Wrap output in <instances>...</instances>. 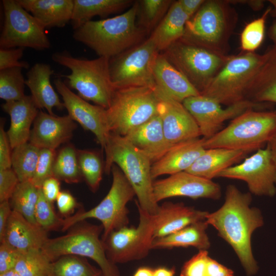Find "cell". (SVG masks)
Wrapping results in <instances>:
<instances>
[{"label":"cell","instance_id":"cell-1","mask_svg":"<svg viewBox=\"0 0 276 276\" xmlns=\"http://www.w3.org/2000/svg\"><path fill=\"white\" fill-rule=\"evenodd\" d=\"M250 193L241 192L235 186L228 185L223 204L209 213L205 221L218 232L220 237L233 248L248 276L256 274L258 266L251 246L253 232L264 224L261 211L250 206Z\"/></svg>","mask_w":276,"mask_h":276},{"label":"cell","instance_id":"cell-2","mask_svg":"<svg viewBox=\"0 0 276 276\" xmlns=\"http://www.w3.org/2000/svg\"><path fill=\"white\" fill-rule=\"evenodd\" d=\"M138 1L111 18L90 20L74 30L73 37L99 57L111 58L141 43L145 31L136 24Z\"/></svg>","mask_w":276,"mask_h":276},{"label":"cell","instance_id":"cell-3","mask_svg":"<svg viewBox=\"0 0 276 276\" xmlns=\"http://www.w3.org/2000/svg\"><path fill=\"white\" fill-rule=\"evenodd\" d=\"M104 151L105 172L109 174L112 165H117L135 193L136 205L149 214L155 215L159 204L154 197V181L149 158L124 136L113 133L109 135Z\"/></svg>","mask_w":276,"mask_h":276},{"label":"cell","instance_id":"cell-4","mask_svg":"<svg viewBox=\"0 0 276 276\" xmlns=\"http://www.w3.org/2000/svg\"><path fill=\"white\" fill-rule=\"evenodd\" d=\"M52 59L70 69V74L61 76L67 79L70 87L77 90L79 97L106 109L109 107L116 90L110 77V58H76L62 51L54 53Z\"/></svg>","mask_w":276,"mask_h":276},{"label":"cell","instance_id":"cell-5","mask_svg":"<svg viewBox=\"0 0 276 276\" xmlns=\"http://www.w3.org/2000/svg\"><path fill=\"white\" fill-rule=\"evenodd\" d=\"M236 18L228 1H205L187 21L181 39L217 54L227 56L228 40Z\"/></svg>","mask_w":276,"mask_h":276},{"label":"cell","instance_id":"cell-6","mask_svg":"<svg viewBox=\"0 0 276 276\" xmlns=\"http://www.w3.org/2000/svg\"><path fill=\"white\" fill-rule=\"evenodd\" d=\"M276 132V110L250 108L233 119L228 125L205 139V149L223 148L248 153L261 149Z\"/></svg>","mask_w":276,"mask_h":276},{"label":"cell","instance_id":"cell-7","mask_svg":"<svg viewBox=\"0 0 276 276\" xmlns=\"http://www.w3.org/2000/svg\"><path fill=\"white\" fill-rule=\"evenodd\" d=\"M64 235L49 238L41 249L52 261L65 255L89 258L99 266L103 276H120L116 264L108 258L100 236L102 225L79 222L70 227Z\"/></svg>","mask_w":276,"mask_h":276},{"label":"cell","instance_id":"cell-8","mask_svg":"<svg viewBox=\"0 0 276 276\" xmlns=\"http://www.w3.org/2000/svg\"><path fill=\"white\" fill-rule=\"evenodd\" d=\"M268 56L267 50L263 54L244 52L230 56L200 95L227 106L245 100L250 85Z\"/></svg>","mask_w":276,"mask_h":276},{"label":"cell","instance_id":"cell-9","mask_svg":"<svg viewBox=\"0 0 276 276\" xmlns=\"http://www.w3.org/2000/svg\"><path fill=\"white\" fill-rule=\"evenodd\" d=\"M112 181L105 197L96 206L88 211L80 209L71 216L63 218L62 232L76 223L93 218L101 222L103 231L102 241L113 231L128 226L129 220L127 203L136 196L135 193L123 172L116 164L111 169Z\"/></svg>","mask_w":276,"mask_h":276},{"label":"cell","instance_id":"cell-10","mask_svg":"<svg viewBox=\"0 0 276 276\" xmlns=\"http://www.w3.org/2000/svg\"><path fill=\"white\" fill-rule=\"evenodd\" d=\"M159 99L155 89L129 87L116 89L106 109L110 133L123 136L157 114Z\"/></svg>","mask_w":276,"mask_h":276},{"label":"cell","instance_id":"cell-11","mask_svg":"<svg viewBox=\"0 0 276 276\" xmlns=\"http://www.w3.org/2000/svg\"><path fill=\"white\" fill-rule=\"evenodd\" d=\"M159 53L149 37L137 45L110 58V77L115 88L147 87L155 89L154 67Z\"/></svg>","mask_w":276,"mask_h":276},{"label":"cell","instance_id":"cell-12","mask_svg":"<svg viewBox=\"0 0 276 276\" xmlns=\"http://www.w3.org/2000/svg\"><path fill=\"white\" fill-rule=\"evenodd\" d=\"M200 93L230 56L217 54L180 39L162 53Z\"/></svg>","mask_w":276,"mask_h":276},{"label":"cell","instance_id":"cell-13","mask_svg":"<svg viewBox=\"0 0 276 276\" xmlns=\"http://www.w3.org/2000/svg\"><path fill=\"white\" fill-rule=\"evenodd\" d=\"M4 21L0 36V48H29L48 49L51 42L45 28L17 0H3Z\"/></svg>","mask_w":276,"mask_h":276},{"label":"cell","instance_id":"cell-14","mask_svg":"<svg viewBox=\"0 0 276 276\" xmlns=\"http://www.w3.org/2000/svg\"><path fill=\"white\" fill-rule=\"evenodd\" d=\"M136 206L137 226H126L113 231L102 241L108 258L114 264L142 259L152 249L153 216Z\"/></svg>","mask_w":276,"mask_h":276},{"label":"cell","instance_id":"cell-15","mask_svg":"<svg viewBox=\"0 0 276 276\" xmlns=\"http://www.w3.org/2000/svg\"><path fill=\"white\" fill-rule=\"evenodd\" d=\"M217 177L243 180L250 192L257 196L272 197L276 193V166L267 145L241 163L222 171Z\"/></svg>","mask_w":276,"mask_h":276},{"label":"cell","instance_id":"cell-16","mask_svg":"<svg viewBox=\"0 0 276 276\" xmlns=\"http://www.w3.org/2000/svg\"><path fill=\"white\" fill-rule=\"evenodd\" d=\"M182 103L194 119L201 136L205 139L220 131L225 121L233 120L246 110L257 108L261 104L245 100L223 108L215 100L201 95L190 97Z\"/></svg>","mask_w":276,"mask_h":276},{"label":"cell","instance_id":"cell-17","mask_svg":"<svg viewBox=\"0 0 276 276\" xmlns=\"http://www.w3.org/2000/svg\"><path fill=\"white\" fill-rule=\"evenodd\" d=\"M55 88L62 97L68 115L84 129L93 132L97 142L105 150L110 132L108 129L106 109L93 105L73 92L59 78L54 80Z\"/></svg>","mask_w":276,"mask_h":276},{"label":"cell","instance_id":"cell-18","mask_svg":"<svg viewBox=\"0 0 276 276\" xmlns=\"http://www.w3.org/2000/svg\"><path fill=\"white\" fill-rule=\"evenodd\" d=\"M153 188L154 199L157 203L173 197L217 200L221 196V188L218 183L186 171L154 181Z\"/></svg>","mask_w":276,"mask_h":276},{"label":"cell","instance_id":"cell-19","mask_svg":"<svg viewBox=\"0 0 276 276\" xmlns=\"http://www.w3.org/2000/svg\"><path fill=\"white\" fill-rule=\"evenodd\" d=\"M157 96L160 100L157 113L161 119L165 135L170 147L199 138L201 133L199 127L183 104L164 96Z\"/></svg>","mask_w":276,"mask_h":276},{"label":"cell","instance_id":"cell-20","mask_svg":"<svg viewBox=\"0 0 276 276\" xmlns=\"http://www.w3.org/2000/svg\"><path fill=\"white\" fill-rule=\"evenodd\" d=\"M76 127L68 115L56 116L40 110L34 121L29 142L39 149L55 151L71 139Z\"/></svg>","mask_w":276,"mask_h":276},{"label":"cell","instance_id":"cell-21","mask_svg":"<svg viewBox=\"0 0 276 276\" xmlns=\"http://www.w3.org/2000/svg\"><path fill=\"white\" fill-rule=\"evenodd\" d=\"M155 90L157 95L182 103L198 96L199 91L162 53L158 55L154 67Z\"/></svg>","mask_w":276,"mask_h":276},{"label":"cell","instance_id":"cell-22","mask_svg":"<svg viewBox=\"0 0 276 276\" xmlns=\"http://www.w3.org/2000/svg\"><path fill=\"white\" fill-rule=\"evenodd\" d=\"M208 214L182 202L166 201L159 205L156 213L153 215V239L169 235L192 223L204 220Z\"/></svg>","mask_w":276,"mask_h":276},{"label":"cell","instance_id":"cell-23","mask_svg":"<svg viewBox=\"0 0 276 276\" xmlns=\"http://www.w3.org/2000/svg\"><path fill=\"white\" fill-rule=\"evenodd\" d=\"M204 140V138L199 137L171 147L160 158L152 164V179L186 171L205 150Z\"/></svg>","mask_w":276,"mask_h":276},{"label":"cell","instance_id":"cell-24","mask_svg":"<svg viewBox=\"0 0 276 276\" xmlns=\"http://www.w3.org/2000/svg\"><path fill=\"white\" fill-rule=\"evenodd\" d=\"M2 107L10 118L7 133L12 149L28 142L31 126L39 111L31 96H26L18 101L5 102Z\"/></svg>","mask_w":276,"mask_h":276},{"label":"cell","instance_id":"cell-25","mask_svg":"<svg viewBox=\"0 0 276 276\" xmlns=\"http://www.w3.org/2000/svg\"><path fill=\"white\" fill-rule=\"evenodd\" d=\"M124 137L143 152L151 163L160 158L170 148L158 114L131 130Z\"/></svg>","mask_w":276,"mask_h":276},{"label":"cell","instance_id":"cell-26","mask_svg":"<svg viewBox=\"0 0 276 276\" xmlns=\"http://www.w3.org/2000/svg\"><path fill=\"white\" fill-rule=\"evenodd\" d=\"M48 239V232L12 210L1 242L5 241L18 250L25 251L41 249Z\"/></svg>","mask_w":276,"mask_h":276},{"label":"cell","instance_id":"cell-27","mask_svg":"<svg viewBox=\"0 0 276 276\" xmlns=\"http://www.w3.org/2000/svg\"><path fill=\"white\" fill-rule=\"evenodd\" d=\"M53 74L54 70L49 64L37 63L28 72L25 80L37 108L45 109L51 115H54V107L59 110L65 108L51 84L50 78Z\"/></svg>","mask_w":276,"mask_h":276},{"label":"cell","instance_id":"cell-28","mask_svg":"<svg viewBox=\"0 0 276 276\" xmlns=\"http://www.w3.org/2000/svg\"><path fill=\"white\" fill-rule=\"evenodd\" d=\"M45 28H62L71 21L73 0H17Z\"/></svg>","mask_w":276,"mask_h":276},{"label":"cell","instance_id":"cell-29","mask_svg":"<svg viewBox=\"0 0 276 276\" xmlns=\"http://www.w3.org/2000/svg\"><path fill=\"white\" fill-rule=\"evenodd\" d=\"M248 153L242 150L223 148L206 149L186 172L212 180L222 171L242 160Z\"/></svg>","mask_w":276,"mask_h":276},{"label":"cell","instance_id":"cell-30","mask_svg":"<svg viewBox=\"0 0 276 276\" xmlns=\"http://www.w3.org/2000/svg\"><path fill=\"white\" fill-rule=\"evenodd\" d=\"M190 18L178 1H173L150 36L160 52L183 37L186 24Z\"/></svg>","mask_w":276,"mask_h":276},{"label":"cell","instance_id":"cell-31","mask_svg":"<svg viewBox=\"0 0 276 276\" xmlns=\"http://www.w3.org/2000/svg\"><path fill=\"white\" fill-rule=\"evenodd\" d=\"M205 220L199 221L169 235L153 239L151 248L171 249L192 246L206 250L210 246L206 232L208 226Z\"/></svg>","mask_w":276,"mask_h":276},{"label":"cell","instance_id":"cell-32","mask_svg":"<svg viewBox=\"0 0 276 276\" xmlns=\"http://www.w3.org/2000/svg\"><path fill=\"white\" fill-rule=\"evenodd\" d=\"M267 50L268 57L250 85L245 100L276 103V46Z\"/></svg>","mask_w":276,"mask_h":276},{"label":"cell","instance_id":"cell-33","mask_svg":"<svg viewBox=\"0 0 276 276\" xmlns=\"http://www.w3.org/2000/svg\"><path fill=\"white\" fill-rule=\"evenodd\" d=\"M71 20L74 30L96 16L105 17L119 12L133 4L131 0H73Z\"/></svg>","mask_w":276,"mask_h":276},{"label":"cell","instance_id":"cell-34","mask_svg":"<svg viewBox=\"0 0 276 276\" xmlns=\"http://www.w3.org/2000/svg\"><path fill=\"white\" fill-rule=\"evenodd\" d=\"M40 149L29 142L12 151L11 166L19 182L31 181L34 177Z\"/></svg>","mask_w":276,"mask_h":276},{"label":"cell","instance_id":"cell-35","mask_svg":"<svg viewBox=\"0 0 276 276\" xmlns=\"http://www.w3.org/2000/svg\"><path fill=\"white\" fill-rule=\"evenodd\" d=\"M53 176L68 183H76L83 177L78 162L77 150L72 145L62 147L56 155Z\"/></svg>","mask_w":276,"mask_h":276},{"label":"cell","instance_id":"cell-36","mask_svg":"<svg viewBox=\"0 0 276 276\" xmlns=\"http://www.w3.org/2000/svg\"><path fill=\"white\" fill-rule=\"evenodd\" d=\"M48 276H103L101 269L92 266L85 258L61 256L50 265Z\"/></svg>","mask_w":276,"mask_h":276},{"label":"cell","instance_id":"cell-37","mask_svg":"<svg viewBox=\"0 0 276 276\" xmlns=\"http://www.w3.org/2000/svg\"><path fill=\"white\" fill-rule=\"evenodd\" d=\"M39 188L31 181L19 182L10 203L13 211L18 212L29 221L37 224L35 211L39 197Z\"/></svg>","mask_w":276,"mask_h":276},{"label":"cell","instance_id":"cell-38","mask_svg":"<svg viewBox=\"0 0 276 276\" xmlns=\"http://www.w3.org/2000/svg\"><path fill=\"white\" fill-rule=\"evenodd\" d=\"M77 156L83 177L91 191H97L104 168L100 155L95 151L77 150Z\"/></svg>","mask_w":276,"mask_h":276},{"label":"cell","instance_id":"cell-39","mask_svg":"<svg viewBox=\"0 0 276 276\" xmlns=\"http://www.w3.org/2000/svg\"><path fill=\"white\" fill-rule=\"evenodd\" d=\"M52 261L41 249L21 251L14 269L22 276H48Z\"/></svg>","mask_w":276,"mask_h":276},{"label":"cell","instance_id":"cell-40","mask_svg":"<svg viewBox=\"0 0 276 276\" xmlns=\"http://www.w3.org/2000/svg\"><path fill=\"white\" fill-rule=\"evenodd\" d=\"M22 70L15 67L0 71V98L6 102L18 101L26 96Z\"/></svg>","mask_w":276,"mask_h":276},{"label":"cell","instance_id":"cell-41","mask_svg":"<svg viewBox=\"0 0 276 276\" xmlns=\"http://www.w3.org/2000/svg\"><path fill=\"white\" fill-rule=\"evenodd\" d=\"M173 1L142 0L138 1L140 27L145 32L157 26L167 13Z\"/></svg>","mask_w":276,"mask_h":276},{"label":"cell","instance_id":"cell-42","mask_svg":"<svg viewBox=\"0 0 276 276\" xmlns=\"http://www.w3.org/2000/svg\"><path fill=\"white\" fill-rule=\"evenodd\" d=\"M271 9L268 7L262 15L248 23L243 30L240 37L241 48L245 52H254L264 38L266 20Z\"/></svg>","mask_w":276,"mask_h":276},{"label":"cell","instance_id":"cell-43","mask_svg":"<svg viewBox=\"0 0 276 276\" xmlns=\"http://www.w3.org/2000/svg\"><path fill=\"white\" fill-rule=\"evenodd\" d=\"M35 218L37 224L48 232L61 230L63 218L56 215L52 203L45 198L41 188H39V197L35 211Z\"/></svg>","mask_w":276,"mask_h":276},{"label":"cell","instance_id":"cell-44","mask_svg":"<svg viewBox=\"0 0 276 276\" xmlns=\"http://www.w3.org/2000/svg\"><path fill=\"white\" fill-rule=\"evenodd\" d=\"M55 156V150L40 149L35 172L31 180L38 188H41L43 182L53 176V166Z\"/></svg>","mask_w":276,"mask_h":276},{"label":"cell","instance_id":"cell-45","mask_svg":"<svg viewBox=\"0 0 276 276\" xmlns=\"http://www.w3.org/2000/svg\"><path fill=\"white\" fill-rule=\"evenodd\" d=\"M209 257L206 250H199L183 264L180 276H205Z\"/></svg>","mask_w":276,"mask_h":276},{"label":"cell","instance_id":"cell-46","mask_svg":"<svg viewBox=\"0 0 276 276\" xmlns=\"http://www.w3.org/2000/svg\"><path fill=\"white\" fill-rule=\"evenodd\" d=\"M24 50L21 48H0V71L15 67L28 68L29 63L19 60L23 56Z\"/></svg>","mask_w":276,"mask_h":276},{"label":"cell","instance_id":"cell-47","mask_svg":"<svg viewBox=\"0 0 276 276\" xmlns=\"http://www.w3.org/2000/svg\"><path fill=\"white\" fill-rule=\"evenodd\" d=\"M19 182L12 168L0 170V202L10 200Z\"/></svg>","mask_w":276,"mask_h":276},{"label":"cell","instance_id":"cell-48","mask_svg":"<svg viewBox=\"0 0 276 276\" xmlns=\"http://www.w3.org/2000/svg\"><path fill=\"white\" fill-rule=\"evenodd\" d=\"M21 252L5 241L1 242L0 274L14 269Z\"/></svg>","mask_w":276,"mask_h":276},{"label":"cell","instance_id":"cell-49","mask_svg":"<svg viewBox=\"0 0 276 276\" xmlns=\"http://www.w3.org/2000/svg\"><path fill=\"white\" fill-rule=\"evenodd\" d=\"M4 125V121L2 119L0 126V170L12 168V148Z\"/></svg>","mask_w":276,"mask_h":276},{"label":"cell","instance_id":"cell-50","mask_svg":"<svg viewBox=\"0 0 276 276\" xmlns=\"http://www.w3.org/2000/svg\"><path fill=\"white\" fill-rule=\"evenodd\" d=\"M56 201L58 211L63 215L71 213L77 205L76 199L67 191H60Z\"/></svg>","mask_w":276,"mask_h":276},{"label":"cell","instance_id":"cell-51","mask_svg":"<svg viewBox=\"0 0 276 276\" xmlns=\"http://www.w3.org/2000/svg\"><path fill=\"white\" fill-rule=\"evenodd\" d=\"M41 189L45 198L53 203L60 192V180L54 176L50 177L43 182Z\"/></svg>","mask_w":276,"mask_h":276},{"label":"cell","instance_id":"cell-52","mask_svg":"<svg viewBox=\"0 0 276 276\" xmlns=\"http://www.w3.org/2000/svg\"><path fill=\"white\" fill-rule=\"evenodd\" d=\"M205 276H234V271L209 257Z\"/></svg>","mask_w":276,"mask_h":276},{"label":"cell","instance_id":"cell-53","mask_svg":"<svg viewBox=\"0 0 276 276\" xmlns=\"http://www.w3.org/2000/svg\"><path fill=\"white\" fill-rule=\"evenodd\" d=\"M12 209L9 200L0 203V241L4 237L5 231Z\"/></svg>","mask_w":276,"mask_h":276},{"label":"cell","instance_id":"cell-54","mask_svg":"<svg viewBox=\"0 0 276 276\" xmlns=\"http://www.w3.org/2000/svg\"><path fill=\"white\" fill-rule=\"evenodd\" d=\"M182 8L191 18L200 9L205 2L204 0H179Z\"/></svg>","mask_w":276,"mask_h":276},{"label":"cell","instance_id":"cell-55","mask_svg":"<svg viewBox=\"0 0 276 276\" xmlns=\"http://www.w3.org/2000/svg\"><path fill=\"white\" fill-rule=\"evenodd\" d=\"M175 273V269L174 267L168 268L160 267L154 269L153 276H174Z\"/></svg>","mask_w":276,"mask_h":276},{"label":"cell","instance_id":"cell-56","mask_svg":"<svg viewBox=\"0 0 276 276\" xmlns=\"http://www.w3.org/2000/svg\"><path fill=\"white\" fill-rule=\"evenodd\" d=\"M153 271L150 267L143 266L137 268L133 276H153Z\"/></svg>","mask_w":276,"mask_h":276},{"label":"cell","instance_id":"cell-57","mask_svg":"<svg viewBox=\"0 0 276 276\" xmlns=\"http://www.w3.org/2000/svg\"><path fill=\"white\" fill-rule=\"evenodd\" d=\"M267 145L270 148L273 160L276 166V132Z\"/></svg>","mask_w":276,"mask_h":276},{"label":"cell","instance_id":"cell-58","mask_svg":"<svg viewBox=\"0 0 276 276\" xmlns=\"http://www.w3.org/2000/svg\"><path fill=\"white\" fill-rule=\"evenodd\" d=\"M268 35L270 39L274 43V45L276 46V20H275L270 26Z\"/></svg>","mask_w":276,"mask_h":276},{"label":"cell","instance_id":"cell-59","mask_svg":"<svg viewBox=\"0 0 276 276\" xmlns=\"http://www.w3.org/2000/svg\"><path fill=\"white\" fill-rule=\"evenodd\" d=\"M268 2L271 5L270 14L272 17H276V0H269Z\"/></svg>","mask_w":276,"mask_h":276},{"label":"cell","instance_id":"cell-60","mask_svg":"<svg viewBox=\"0 0 276 276\" xmlns=\"http://www.w3.org/2000/svg\"><path fill=\"white\" fill-rule=\"evenodd\" d=\"M0 276H22L18 272H17L14 269L8 271L6 272H4L1 274Z\"/></svg>","mask_w":276,"mask_h":276}]
</instances>
